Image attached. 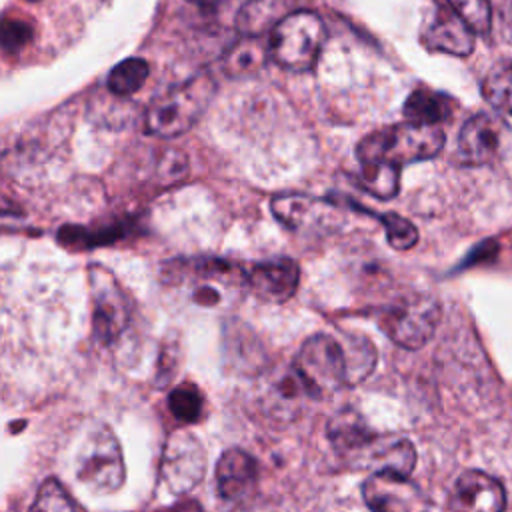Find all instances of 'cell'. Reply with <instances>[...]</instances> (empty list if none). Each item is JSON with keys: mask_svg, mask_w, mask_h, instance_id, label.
Segmentation results:
<instances>
[{"mask_svg": "<svg viewBox=\"0 0 512 512\" xmlns=\"http://www.w3.org/2000/svg\"><path fill=\"white\" fill-rule=\"evenodd\" d=\"M214 96V76L200 72L154 98L146 110L144 128L152 136H180L200 120Z\"/></svg>", "mask_w": 512, "mask_h": 512, "instance_id": "obj_1", "label": "cell"}, {"mask_svg": "<svg viewBox=\"0 0 512 512\" xmlns=\"http://www.w3.org/2000/svg\"><path fill=\"white\" fill-rule=\"evenodd\" d=\"M444 146L440 126L402 122L364 136L356 148L360 164L386 162L402 168L410 162L434 158Z\"/></svg>", "mask_w": 512, "mask_h": 512, "instance_id": "obj_2", "label": "cell"}, {"mask_svg": "<svg viewBox=\"0 0 512 512\" xmlns=\"http://www.w3.org/2000/svg\"><path fill=\"white\" fill-rule=\"evenodd\" d=\"M326 26L316 12L296 10L270 32V56L286 70H310L324 46Z\"/></svg>", "mask_w": 512, "mask_h": 512, "instance_id": "obj_3", "label": "cell"}, {"mask_svg": "<svg viewBox=\"0 0 512 512\" xmlns=\"http://www.w3.org/2000/svg\"><path fill=\"white\" fill-rule=\"evenodd\" d=\"M292 372L308 396H322L348 384V364L342 342L330 334H314L300 346Z\"/></svg>", "mask_w": 512, "mask_h": 512, "instance_id": "obj_4", "label": "cell"}, {"mask_svg": "<svg viewBox=\"0 0 512 512\" xmlns=\"http://www.w3.org/2000/svg\"><path fill=\"white\" fill-rule=\"evenodd\" d=\"M378 322L394 344L406 350H418L436 332L440 304L428 294L400 296L382 310Z\"/></svg>", "mask_w": 512, "mask_h": 512, "instance_id": "obj_5", "label": "cell"}, {"mask_svg": "<svg viewBox=\"0 0 512 512\" xmlns=\"http://www.w3.org/2000/svg\"><path fill=\"white\" fill-rule=\"evenodd\" d=\"M124 460L116 436L102 424H98L86 438L78 478L94 494L116 492L124 482Z\"/></svg>", "mask_w": 512, "mask_h": 512, "instance_id": "obj_6", "label": "cell"}, {"mask_svg": "<svg viewBox=\"0 0 512 512\" xmlns=\"http://www.w3.org/2000/svg\"><path fill=\"white\" fill-rule=\"evenodd\" d=\"M92 330L100 344H112L128 326L130 306L116 278L102 266H90Z\"/></svg>", "mask_w": 512, "mask_h": 512, "instance_id": "obj_7", "label": "cell"}, {"mask_svg": "<svg viewBox=\"0 0 512 512\" xmlns=\"http://www.w3.org/2000/svg\"><path fill=\"white\" fill-rule=\"evenodd\" d=\"M206 472V452L200 440L186 430H174L162 448L160 476L174 494H186L200 484Z\"/></svg>", "mask_w": 512, "mask_h": 512, "instance_id": "obj_8", "label": "cell"}, {"mask_svg": "<svg viewBox=\"0 0 512 512\" xmlns=\"http://www.w3.org/2000/svg\"><path fill=\"white\" fill-rule=\"evenodd\" d=\"M362 496L372 512H428L426 494L408 478L372 472L362 484Z\"/></svg>", "mask_w": 512, "mask_h": 512, "instance_id": "obj_9", "label": "cell"}, {"mask_svg": "<svg viewBox=\"0 0 512 512\" xmlns=\"http://www.w3.org/2000/svg\"><path fill=\"white\" fill-rule=\"evenodd\" d=\"M504 506V486L482 470L462 472L448 496V512H504Z\"/></svg>", "mask_w": 512, "mask_h": 512, "instance_id": "obj_10", "label": "cell"}, {"mask_svg": "<svg viewBox=\"0 0 512 512\" xmlns=\"http://www.w3.org/2000/svg\"><path fill=\"white\" fill-rule=\"evenodd\" d=\"M352 464L408 478L416 466V448L400 434H374Z\"/></svg>", "mask_w": 512, "mask_h": 512, "instance_id": "obj_11", "label": "cell"}, {"mask_svg": "<svg viewBox=\"0 0 512 512\" xmlns=\"http://www.w3.org/2000/svg\"><path fill=\"white\" fill-rule=\"evenodd\" d=\"M298 282L300 268L292 258H274L258 262L244 274V284L248 286V290L256 298L272 304H280L292 298L298 288Z\"/></svg>", "mask_w": 512, "mask_h": 512, "instance_id": "obj_12", "label": "cell"}, {"mask_svg": "<svg viewBox=\"0 0 512 512\" xmlns=\"http://www.w3.org/2000/svg\"><path fill=\"white\" fill-rule=\"evenodd\" d=\"M504 126L490 114H476L464 122L458 136V156L464 164H488L502 144Z\"/></svg>", "mask_w": 512, "mask_h": 512, "instance_id": "obj_13", "label": "cell"}, {"mask_svg": "<svg viewBox=\"0 0 512 512\" xmlns=\"http://www.w3.org/2000/svg\"><path fill=\"white\" fill-rule=\"evenodd\" d=\"M258 462L240 448L226 450L216 464V488L228 502H242L256 492Z\"/></svg>", "mask_w": 512, "mask_h": 512, "instance_id": "obj_14", "label": "cell"}, {"mask_svg": "<svg viewBox=\"0 0 512 512\" xmlns=\"http://www.w3.org/2000/svg\"><path fill=\"white\" fill-rule=\"evenodd\" d=\"M426 48L452 56H468L474 50V30L448 6H438L422 34Z\"/></svg>", "mask_w": 512, "mask_h": 512, "instance_id": "obj_15", "label": "cell"}, {"mask_svg": "<svg viewBox=\"0 0 512 512\" xmlns=\"http://www.w3.org/2000/svg\"><path fill=\"white\" fill-rule=\"evenodd\" d=\"M374 434L376 432H372L364 422V418L352 408H344L336 412L326 426V436L330 444L348 462H352L364 450V446L372 440Z\"/></svg>", "mask_w": 512, "mask_h": 512, "instance_id": "obj_16", "label": "cell"}, {"mask_svg": "<svg viewBox=\"0 0 512 512\" xmlns=\"http://www.w3.org/2000/svg\"><path fill=\"white\" fill-rule=\"evenodd\" d=\"M296 0H248L236 18L242 36H262L272 32L286 16H290Z\"/></svg>", "mask_w": 512, "mask_h": 512, "instance_id": "obj_17", "label": "cell"}, {"mask_svg": "<svg viewBox=\"0 0 512 512\" xmlns=\"http://www.w3.org/2000/svg\"><path fill=\"white\" fill-rule=\"evenodd\" d=\"M270 42H264L260 36H242L222 58V72L230 78H246L258 74L260 68L268 62Z\"/></svg>", "mask_w": 512, "mask_h": 512, "instance_id": "obj_18", "label": "cell"}, {"mask_svg": "<svg viewBox=\"0 0 512 512\" xmlns=\"http://www.w3.org/2000/svg\"><path fill=\"white\" fill-rule=\"evenodd\" d=\"M454 106L456 102L442 92H434L430 88H416L406 98L402 112L406 122L438 126V122L448 120L452 116Z\"/></svg>", "mask_w": 512, "mask_h": 512, "instance_id": "obj_19", "label": "cell"}, {"mask_svg": "<svg viewBox=\"0 0 512 512\" xmlns=\"http://www.w3.org/2000/svg\"><path fill=\"white\" fill-rule=\"evenodd\" d=\"M328 202H318L314 198L304 196H278L270 202V210L274 216L290 230H302L308 222L318 220L322 216V210L330 208Z\"/></svg>", "mask_w": 512, "mask_h": 512, "instance_id": "obj_20", "label": "cell"}, {"mask_svg": "<svg viewBox=\"0 0 512 512\" xmlns=\"http://www.w3.org/2000/svg\"><path fill=\"white\" fill-rule=\"evenodd\" d=\"M126 234V226L122 224H108L98 228H86V226H62L56 234L58 242L68 248L88 250L94 246H104L118 242Z\"/></svg>", "mask_w": 512, "mask_h": 512, "instance_id": "obj_21", "label": "cell"}, {"mask_svg": "<svg viewBox=\"0 0 512 512\" xmlns=\"http://www.w3.org/2000/svg\"><path fill=\"white\" fill-rule=\"evenodd\" d=\"M482 94L492 108L512 114V60L498 62L482 82Z\"/></svg>", "mask_w": 512, "mask_h": 512, "instance_id": "obj_22", "label": "cell"}, {"mask_svg": "<svg viewBox=\"0 0 512 512\" xmlns=\"http://www.w3.org/2000/svg\"><path fill=\"white\" fill-rule=\"evenodd\" d=\"M148 62L142 58H126L118 62L108 74V88L116 96H130L138 92L148 80Z\"/></svg>", "mask_w": 512, "mask_h": 512, "instance_id": "obj_23", "label": "cell"}, {"mask_svg": "<svg viewBox=\"0 0 512 512\" xmlns=\"http://www.w3.org/2000/svg\"><path fill=\"white\" fill-rule=\"evenodd\" d=\"M360 184L372 196L388 200L398 194L400 188V168L386 162H370L362 164Z\"/></svg>", "mask_w": 512, "mask_h": 512, "instance_id": "obj_24", "label": "cell"}, {"mask_svg": "<svg viewBox=\"0 0 512 512\" xmlns=\"http://www.w3.org/2000/svg\"><path fill=\"white\" fill-rule=\"evenodd\" d=\"M342 346H344L346 364H348V384L356 386L372 372L376 364V350L370 340L358 334L346 336Z\"/></svg>", "mask_w": 512, "mask_h": 512, "instance_id": "obj_25", "label": "cell"}, {"mask_svg": "<svg viewBox=\"0 0 512 512\" xmlns=\"http://www.w3.org/2000/svg\"><path fill=\"white\" fill-rule=\"evenodd\" d=\"M168 408L176 420L192 424L202 418L204 396L194 382H182L176 388H172L168 396Z\"/></svg>", "mask_w": 512, "mask_h": 512, "instance_id": "obj_26", "label": "cell"}, {"mask_svg": "<svg viewBox=\"0 0 512 512\" xmlns=\"http://www.w3.org/2000/svg\"><path fill=\"white\" fill-rule=\"evenodd\" d=\"M32 512H84V510L56 478H46L36 492Z\"/></svg>", "mask_w": 512, "mask_h": 512, "instance_id": "obj_27", "label": "cell"}, {"mask_svg": "<svg viewBox=\"0 0 512 512\" xmlns=\"http://www.w3.org/2000/svg\"><path fill=\"white\" fill-rule=\"evenodd\" d=\"M376 220H380V224L384 226L386 230V238H388V244L396 250H410L416 242H418V230L416 226L398 216V214H374Z\"/></svg>", "mask_w": 512, "mask_h": 512, "instance_id": "obj_28", "label": "cell"}, {"mask_svg": "<svg viewBox=\"0 0 512 512\" xmlns=\"http://www.w3.org/2000/svg\"><path fill=\"white\" fill-rule=\"evenodd\" d=\"M446 4L474 30L486 32L492 22V6L488 0H446Z\"/></svg>", "mask_w": 512, "mask_h": 512, "instance_id": "obj_29", "label": "cell"}, {"mask_svg": "<svg viewBox=\"0 0 512 512\" xmlns=\"http://www.w3.org/2000/svg\"><path fill=\"white\" fill-rule=\"evenodd\" d=\"M32 40V26L16 18H4L2 22V50L14 54Z\"/></svg>", "mask_w": 512, "mask_h": 512, "instance_id": "obj_30", "label": "cell"}, {"mask_svg": "<svg viewBox=\"0 0 512 512\" xmlns=\"http://www.w3.org/2000/svg\"><path fill=\"white\" fill-rule=\"evenodd\" d=\"M498 22H500V34L502 38L512 44V2L504 4L500 10H496Z\"/></svg>", "mask_w": 512, "mask_h": 512, "instance_id": "obj_31", "label": "cell"}, {"mask_svg": "<svg viewBox=\"0 0 512 512\" xmlns=\"http://www.w3.org/2000/svg\"><path fill=\"white\" fill-rule=\"evenodd\" d=\"M154 512H202V506L196 500H192V498H184V500H180L176 504H170L166 508H158Z\"/></svg>", "mask_w": 512, "mask_h": 512, "instance_id": "obj_32", "label": "cell"}, {"mask_svg": "<svg viewBox=\"0 0 512 512\" xmlns=\"http://www.w3.org/2000/svg\"><path fill=\"white\" fill-rule=\"evenodd\" d=\"M192 4H198V6H206V8H216L220 4H226V2H232V0H188Z\"/></svg>", "mask_w": 512, "mask_h": 512, "instance_id": "obj_33", "label": "cell"}, {"mask_svg": "<svg viewBox=\"0 0 512 512\" xmlns=\"http://www.w3.org/2000/svg\"><path fill=\"white\" fill-rule=\"evenodd\" d=\"M490 2V6H492V12H496V10H500L504 4H508V2H512V0H488Z\"/></svg>", "mask_w": 512, "mask_h": 512, "instance_id": "obj_34", "label": "cell"}, {"mask_svg": "<svg viewBox=\"0 0 512 512\" xmlns=\"http://www.w3.org/2000/svg\"><path fill=\"white\" fill-rule=\"evenodd\" d=\"M26 2H38V0H26Z\"/></svg>", "mask_w": 512, "mask_h": 512, "instance_id": "obj_35", "label": "cell"}]
</instances>
